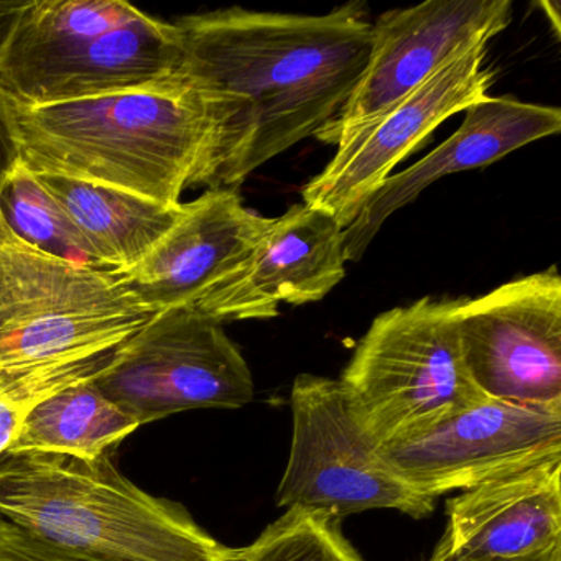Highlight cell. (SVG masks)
<instances>
[{"mask_svg":"<svg viewBox=\"0 0 561 561\" xmlns=\"http://www.w3.org/2000/svg\"><path fill=\"white\" fill-rule=\"evenodd\" d=\"M485 54L488 42H478L399 103L340 134L331 162L301 190L305 205L350 228L370 195L436 127L489 96L494 70L485 67Z\"/></svg>","mask_w":561,"mask_h":561,"instance_id":"30bf717a","label":"cell"},{"mask_svg":"<svg viewBox=\"0 0 561 561\" xmlns=\"http://www.w3.org/2000/svg\"><path fill=\"white\" fill-rule=\"evenodd\" d=\"M508 561H561V545L548 548V550L540 551V553L530 554V557Z\"/></svg>","mask_w":561,"mask_h":561,"instance_id":"484cf974","label":"cell"},{"mask_svg":"<svg viewBox=\"0 0 561 561\" xmlns=\"http://www.w3.org/2000/svg\"><path fill=\"white\" fill-rule=\"evenodd\" d=\"M152 314L119 275L45 254L0 216V367L114 351Z\"/></svg>","mask_w":561,"mask_h":561,"instance_id":"8992f818","label":"cell"},{"mask_svg":"<svg viewBox=\"0 0 561 561\" xmlns=\"http://www.w3.org/2000/svg\"><path fill=\"white\" fill-rule=\"evenodd\" d=\"M380 449L410 488L436 499L561 461V403L484 397L435 428Z\"/></svg>","mask_w":561,"mask_h":561,"instance_id":"8fae6325","label":"cell"},{"mask_svg":"<svg viewBox=\"0 0 561 561\" xmlns=\"http://www.w3.org/2000/svg\"><path fill=\"white\" fill-rule=\"evenodd\" d=\"M242 561H366L343 534V520L324 512L288 508L254 543Z\"/></svg>","mask_w":561,"mask_h":561,"instance_id":"ffe728a7","label":"cell"},{"mask_svg":"<svg viewBox=\"0 0 561 561\" xmlns=\"http://www.w3.org/2000/svg\"><path fill=\"white\" fill-rule=\"evenodd\" d=\"M508 0H428L383 12L373 24L369 60L356 90L317 139L331 146L344 130L373 119L478 42L508 27Z\"/></svg>","mask_w":561,"mask_h":561,"instance_id":"7c38bea8","label":"cell"},{"mask_svg":"<svg viewBox=\"0 0 561 561\" xmlns=\"http://www.w3.org/2000/svg\"><path fill=\"white\" fill-rule=\"evenodd\" d=\"M180 81L173 22L124 0H32L0 60V91L25 107Z\"/></svg>","mask_w":561,"mask_h":561,"instance_id":"277c9868","label":"cell"},{"mask_svg":"<svg viewBox=\"0 0 561 561\" xmlns=\"http://www.w3.org/2000/svg\"><path fill=\"white\" fill-rule=\"evenodd\" d=\"M60 206L96 267L123 274L136 267L182 215L183 203L165 205L126 190L54 173H35Z\"/></svg>","mask_w":561,"mask_h":561,"instance_id":"e0dca14e","label":"cell"},{"mask_svg":"<svg viewBox=\"0 0 561 561\" xmlns=\"http://www.w3.org/2000/svg\"><path fill=\"white\" fill-rule=\"evenodd\" d=\"M291 445L275 504L344 520L366 511L425 518L435 499L410 488L357 422L340 380L300 374L290 393Z\"/></svg>","mask_w":561,"mask_h":561,"instance_id":"52a82bcc","label":"cell"},{"mask_svg":"<svg viewBox=\"0 0 561 561\" xmlns=\"http://www.w3.org/2000/svg\"><path fill=\"white\" fill-rule=\"evenodd\" d=\"M0 561H103L68 550L0 515Z\"/></svg>","mask_w":561,"mask_h":561,"instance_id":"7402d4cb","label":"cell"},{"mask_svg":"<svg viewBox=\"0 0 561 561\" xmlns=\"http://www.w3.org/2000/svg\"><path fill=\"white\" fill-rule=\"evenodd\" d=\"M456 304L425 297L380 313L337 379L380 446L415 438L484 399L462 363Z\"/></svg>","mask_w":561,"mask_h":561,"instance_id":"5b68a950","label":"cell"},{"mask_svg":"<svg viewBox=\"0 0 561 561\" xmlns=\"http://www.w3.org/2000/svg\"><path fill=\"white\" fill-rule=\"evenodd\" d=\"M0 515L38 537L103 561H242L179 502L153 497L111 455L0 456Z\"/></svg>","mask_w":561,"mask_h":561,"instance_id":"3957f363","label":"cell"},{"mask_svg":"<svg viewBox=\"0 0 561 561\" xmlns=\"http://www.w3.org/2000/svg\"><path fill=\"white\" fill-rule=\"evenodd\" d=\"M22 162L21 140L11 100L0 91V195Z\"/></svg>","mask_w":561,"mask_h":561,"instance_id":"603a6c76","label":"cell"},{"mask_svg":"<svg viewBox=\"0 0 561 561\" xmlns=\"http://www.w3.org/2000/svg\"><path fill=\"white\" fill-rule=\"evenodd\" d=\"M561 545V461L466 489L425 561H508Z\"/></svg>","mask_w":561,"mask_h":561,"instance_id":"2e32d148","label":"cell"},{"mask_svg":"<svg viewBox=\"0 0 561 561\" xmlns=\"http://www.w3.org/2000/svg\"><path fill=\"white\" fill-rule=\"evenodd\" d=\"M114 351L37 364L21 379L0 390V456L9 451L25 416L38 402L71 383L100 376L110 366Z\"/></svg>","mask_w":561,"mask_h":561,"instance_id":"44dd1931","label":"cell"},{"mask_svg":"<svg viewBox=\"0 0 561 561\" xmlns=\"http://www.w3.org/2000/svg\"><path fill=\"white\" fill-rule=\"evenodd\" d=\"M469 379L492 400L561 403V278L557 267L456 304Z\"/></svg>","mask_w":561,"mask_h":561,"instance_id":"9c48e42d","label":"cell"},{"mask_svg":"<svg viewBox=\"0 0 561 561\" xmlns=\"http://www.w3.org/2000/svg\"><path fill=\"white\" fill-rule=\"evenodd\" d=\"M93 382L139 426L188 410L242 409L254 399L239 347L221 323L190 307L152 314Z\"/></svg>","mask_w":561,"mask_h":561,"instance_id":"ba28073f","label":"cell"},{"mask_svg":"<svg viewBox=\"0 0 561 561\" xmlns=\"http://www.w3.org/2000/svg\"><path fill=\"white\" fill-rule=\"evenodd\" d=\"M182 77L213 126L203 185L236 190L336 117L373 47L363 2L328 14L219 9L173 22Z\"/></svg>","mask_w":561,"mask_h":561,"instance_id":"6da1fadb","label":"cell"},{"mask_svg":"<svg viewBox=\"0 0 561 561\" xmlns=\"http://www.w3.org/2000/svg\"><path fill=\"white\" fill-rule=\"evenodd\" d=\"M37 366V364H35ZM34 366H21V367H0V390L11 386L15 380L21 379L25 373L32 369Z\"/></svg>","mask_w":561,"mask_h":561,"instance_id":"d4e9b609","label":"cell"},{"mask_svg":"<svg viewBox=\"0 0 561 561\" xmlns=\"http://www.w3.org/2000/svg\"><path fill=\"white\" fill-rule=\"evenodd\" d=\"M12 103V101H11ZM22 163L180 205L203 185L213 126L186 83L25 107L12 103Z\"/></svg>","mask_w":561,"mask_h":561,"instance_id":"7a4b0ae2","label":"cell"},{"mask_svg":"<svg viewBox=\"0 0 561 561\" xmlns=\"http://www.w3.org/2000/svg\"><path fill=\"white\" fill-rule=\"evenodd\" d=\"M344 229L311 206H291L272 218L251 254L209 288L193 310L218 323L271 320L278 305L323 300L346 275Z\"/></svg>","mask_w":561,"mask_h":561,"instance_id":"4fadbf2b","label":"cell"},{"mask_svg":"<svg viewBox=\"0 0 561 561\" xmlns=\"http://www.w3.org/2000/svg\"><path fill=\"white\" fill-rule=\"evenodd\" d=\"M0 216L32 248L75 264L96 267L60 206L22 162L2 190Z\"/></svg>","mask_w":561,"mask_h":561,"instance_id":"d6986e66","label":"cell"},{"mask_svg":"<svg viewBox=\"0 0 561 561\" xmlns=\"http://www.w3.org/2000/svg\"><path fill=\"white\" fill-rule=\"evenodd\" d=\"M271 219L245 208L236 190L213 188L183 203L182 215L156 248L119 275L153 314L193 307L209 288L238 271Z\"/></svg>","mask_w":561,"mask_h":561,"instance_id":"5bb4252c","label":"cell"},{"mask_svg":"<svg viewBox=\"0 0 561 561\" xmlns=\"http://www.w3.org/2000/svg\"><path fill=\"white\" fill-rule=\"evenodd\" d=\"M32 0H0V60Z\"/></svg>","mask_w":561,"mask_h":561,"instance_id":"cb8c5ba5","label":"cell"},{"mask_svg":"<svg viewBox=\"0 0 561 561\" xmlns=\"http://www.w3.org/2000/svg\"><path fill=\"white\" fill-rule=\"evenodd\" d=\"M93 379L71 383L38 402L25 416L8 453L78 459L111 455L139 423L106 399Z\"/></svg>","mask_w":561,"mask_h":561,"instance_id":"ac0fdd59","label":"cell"},{"mask_svg":"<svg viewBox=\"0 0 561 561\" xmlns=\"http://www.w3.org/2000/svg\"><path fill=\"white\" fill-rule=\"evenodd\" d=\"M465 113L461 127L448 140L403 172L392 173L370 195L353 225L344 229L346 262L359 261L383 222L439 179L484 169L561 129L558 107L522 103L514 98L488 96Z\"/></svg>","mask_w":561,"mask_h":561,"instance_id":"9a60e30c","label":"cell"}]
</instances>
